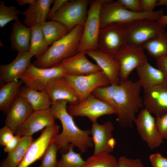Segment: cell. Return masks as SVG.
<instances>
[{"label":"cell","instance_id":"1","mask_svg":"<svg viewBox=\"0 0 167 167\" xmlns=\"http://www.w3.org/2000/svg\"><path fill=\"white\" fill-rule=\"evenodd\" d=\"M142 88L139 80L120 81L118 85L99 87L92 94L109 104L116 110L117 121L122 127L132 128L135 114L143 106L140 92Z\"/></svg>","mask_w":167,"mask_h":167},{"label":"cell","instance_id":"2","mask_svg":"<svg viewBox=\"0 0 167 167\" xmlns=\"http://www.w3.org/2000/svg\"><path fill=\"white\" fill-rule=\"evenodd\" d=\"M68 103L65 100L56 101L52 102L50 108L52 114L60 121L62 126V132L57 135L53 143L64 153L68 151L70 144L81 153L85 152L94 146L90 130H83L76 125L68 111Z\"/></svg>","mask_w":167,"mask_h":167},{"label":"cell","instance_id":"3","mask_svg":"<svg viewBox=\"0 0 167 167\" xmlns=\"http://www.w3.org/2000/svg\"><path fill=\"white\" fill-rule=\"evenodd\" d=\"M84 24L77 25L64 37L54 43L33 64L39 68H50L78 53Z\"/></svg>","mask_w":167,"mask_h":167},{"label":"cell","instance_id":"4","mask_svg":"<svg viewBox=\"0 0 167 167\" xmlns=\"http://www.w3.org/2000/svg\"><path fill=\"white\" fill-rule=\"evenodd\" d=\"M164 15L163 10L149 13L133 12L126 9L117 1L107 0L101 7L100 28L111 23H125L140 19L158 20Z\"/></svg>","mask_w":167,"mask_h":167},{"label":"cell","instance_id":"5","mask_svg":"<svg viewBox=\"0 0 167 167\" xmlns=\"http://www.w3.org/2000/svg\"><path fill=\"white\" fill-rule=\"evenodd\" d=\"M107 0L91 1L84 24L83 31L78 53L97 50L100 28V13L102 5Z\"/></svg>","mask_w":167,"mask_h":167},{"label":"cell","instance_id":"6","mask_svg":"<svg viewBox=\"0 0 167 167\" xmlns=\"http://www.w3.org/2000/svg\"><path fill=\"white\" fill-rule=\"evenodd\" d=\"M66 74L60 63L49 68H41L31 63L20 78L25 85L39 91H45L49 83L57 78Z\"/></svg>","mask_w":167,"mask_h":167},{"label":"cell","instance_id":"7","mask_svg":"<svg viewBox=\"0 0 167 167\" xmlns=\"http://www.w3.org/2000/svg\"><path fill=\"white\" fill-rule=\"evenodd\" d=\"M144 50L140 47L126 43L113 55L119 65L120 81L128 80L131 72L147 60Z\"/></svg>","mask_w":167,"mask_h":167},{"label":"cell","instance_id":"8","mask_svg":"<svg viewBox=\"0 0 167 167\" xmlns=\"http://www.w3.org/2000/svg\"><path fill=\"white\" fill-rule=\"evenodd\" d=\"M124 24L127 43L140 47L165 30V28L160 25L157 20L140 19Z\"/></svg>","mask_w":167,"mask_h":167},{"label":"cell","instance_id":"9","mask_svg":"<svg viewBox=\"0 0 167 167\" xmlns=\"http://www.w3.org/2000/svg\"><path fill=\"white\" fill-rule=\"evenodd\" d=\"M67 110L72 116L86 117L92 123L97 122V119L102 116L116 114L115 109L111 105L92 93L78 104H69Z\"/></svg>","mask_w":167,"mask_h":167},{"label":"cell","instance_id":"10","mask_svg":"<svg viewBox=\"0 0 167 167\" xmlns=\"http://www.w3.org/2000/svg\"><path fill=\"white\" fill-rule=\"evenodd\" d=\"M64 77L77 94L79 102L86 99L96 88L110 84L108 78L101 70L85 75L66 74Z\"/></svg>","mask_w":167,"mask_h":167},{"label":"cell","instance_id":"11","mask_svg":"<svg viewBox=\"0 0 167 167\" xmlns=\"http://www.w3.org/2000/svg\"><path fill=\"white\" fill-rule=\"evenodd\" d=\"M91 1L76 0L70 1L57 11L51 20L62 24L69 32L77 25L85 22L87 6Z\"/></svg>","mask_w":167,"mask_h":167},{"label":"cell","instance_id":"12","mask_svg":"<svg viewBox=\"0 0 167 167\" xmlns=\"http://www.w3.org/2000/svg\"><path fill=\"white\" fill-rule=\"evenodd\" d=\"M127 43L124 23H112L100 28L98 50L113 55Z\"/></svg>","mask_w":167,"mask_h":167},{"label":"cell","instance_id":"13","mask_svg":"<svg viewBox=\"0 0 167 167\" xmlns=\"http://www.w3.org/2000/svg\"><path fill=\"white\" fill-rule=\"evenodd\" d=\"M59 129L60 126L55 123L45 128L40 136L28 147L17 167H28L37 160H41L46 149L59 133Z\"/></svg>","mask_w":167,"mask_h":167},{"label":"cell","instance_id":"14","mask_svg":"<svg viewBox=\"0 0 167 167\" xmlns=\"http://www.w3.org/2000/svg\"><path fill=\"white\" fill-rule=\"evenodd\" d=\"M138 134L151 150L159 147L163 139L157 128L156 118L145 108L139 112L135 121Z\"/></svg>","mask_w":167,"mask_h":167},{"label":"cell","instance_id":"15","mask_svg":"<svg viewBox=\"0 0 167 167\" xmlns=\"http://www.w3.org/2000/svg\"><path fill=\"white\" fill-rule=\"evenodd\" d=\"M114 128L110 121L102 124H99L97 122L92 123L90 131L94 144L93 154L110 153L113 151L116 143L112 135Z\"/></svg>","mask_w":167,"mask_h":167},{"label":"cell","instance_id":"16","mask_svg":"<svg viewBox=\"0 0 167 167\" xmlns=\"http://www.w3.org/2000/svg\"><path fill=\"white\" fill-rule=\"evenodd\" d=\"M33 54L29 51L18 52L11 63L0 66V82L1 84L16 81L27 70Z\"/></svg>","mask_w":167,"mask_h":167},{"label":"cell","instance_id":"17","mask_svg":"<svg viewBox=\"0 0 167 167\" xmlns=\"http://www.w3.org/2000/svg\"><path fill=\"white\" fill-rule=\"evenodd\" d=\"M55 123V118L50 108L34 111L18 128L15 134L21 137L32 136L35 133Z\"/></svg>","mask_w":167,"mask_h":167},{"label":"cell","instance_id":"18","mask_svg":"<svg viewBox=\"0 0 167 167\" xmlns=\"http://www.w3.org/2000/svg\"><path fill=\"white\" fill-rule=\"evenodd\" d=\"M143 106L156 117L167 113V86H156L144 91Z\"/></svg>","mask_w":167,"mask_h":167},{"label":"cell","instance_id":"19","mask_svg":"<svg viewBox=\"0 0 167 167\" xmlns=\"http://www.w3.org/2000/svg\"><path fill=\"white\" fill-rule=\"evenodd\" d=\"M85 53L96 62L110 84L117 85L120 84L119 65L112 55L98 50H88Z\"/></svg>","mask_w":167,"mask_h":167},{"label":"cell","instance_id":"20","mask_svg":"<svg viewBox=\"0 0 167 167\" xmlns=\"http://www.w3.org/2000/svg\"><path fill=\"white\" fill-rule=\"evenodd\" d=\"M86 55L85 51H81L63 60L60 63L66 74L85 75L101 70L97 65L90 62L87 58Z\"/></svg>","mask_w":167,"mask_h":167},{"label":"cell","instance_id":"21","mask_svg":"<svg viewBox=\"0 0 167 167\" xmlns=\"http://www.w3.org/2000/svg\"><path fill=\"white\" fill-rule=\"evenodd\" d=\"M34 110L29 103L20 96L11 105L6 114L5 125L15 134L18 128L26 121Z\"/></svg>","mask_w":167,"mask_h":167},{"label":"cell","instance_id":"22","mask_svg":"<svg viewBox=\"0 0 167 167\" xmlns=\"http://www.w3.org/2000/svg\"><path fill=\"white\" fill-rule=\"evenodd\" d=\"M64 76L57 78L51 81L45 91L52 102L63 100L67 101L70 104H78L79 103V98Z\"/></svg>","mask_w":167,"mask_h":167},{"label":"cell","instance_id":"23","mask_svg":"<svg viewBox=\"0 0 167 167\" xmlns=\"http://www.w3.org/2000/svg\"><path fill=\"white\" fill-rule=\"evenodd\" d=\"M53 0H35L29 5L27 10L22 14L25 18L24 21V25L31 28L37 25H41L45 22L50 10Z\"/></svg>","mask_w":167,"mask_h":167},{"label":"cell","instance_id":"24","mask_svg":"<svg viewBox=\"0 0 167 167\" xmlns=\"http://www.w3.org/2000/svg\"><path fill=\"white\" fill-rule=\"evenodd\" d=\"M142 88L144 91L162 85L167 86L162 72L152 66L148 60L136 69Z\"/></svg>","mask_w":167,"mask_h":167},{"label":"cell","instance_id":"25","mask_svg":"<svg viewBox=\"0 0 167 167\" xmlns=\"http://www.w3.org/2000/svg\"><path fill=\"white\" fill-rule=\"evenodd\" d=\"M31 35V28L23 24L19 20L13 24L10 35L11 46L18 52L29 51Z\"/></svg>","mask_w":167,"mask_h":167},{"label":"cell","instance_id":"26","mask_svg":"<svg viewBox=\"0 0 167 167\" xmlns=\"http://www.w3.org/2000/svg\"><path fill=\"white\" fill-rule=\"evenodd\" d=\"M19 96L29 103L34 111L49 108L52 103L46 91H37L26 85L22 86Z\"/></svg>","mask_w":167,"mask_h":167},{"label":"cell","instance_id":"27","mask_svg":"<svg viewBox=\"0 0 167 167\" xmlns=\"http://www.w3.org/2000/svg\"><path fill=\"white\" fill-rule=\"evenodd\" d=\"M23 81H19L1 84L0 88V110L6 114L19 96Z\"/></svg>","mask_w":167,"mask_h":167},{"label":"cell","instance_id":"28","mask_svg":"<svg viewBox=\"0 0 167 167\" xmlns=\"http://www.w3.org/2000/svg\"><path fill=\"white\" fill-rule=\"evenodd\" d=\"M33 140L32 136L22 137L18 146L13 151L8 153L6 157L1 162L0 167H17Z\"/></svg>","mask_w":167,"mask_h":167},{"label":"cell","instance_id":"29","mask_svg":"<svg viewBox=\"0 0 167 167\" xmlns=\"http://www.w3.org/2000/svg\"><path fill=\"white\" fill-rule=\"evenodd\" d=\"M155 59L167 56V33L164 30L157 36L143 43L140 47Z\"/></svg>","mask_w":167,"mask_h":167},{"label":"cell","instance_id":"30","mask_svg":"<svg viewBox=\"0 0 167 167\" xmlns=\"http://www.w3.org/2000/svg\"><path fill=\"white\" fill-rule=\"evenodd\" d=\"M30 28L31 40L29 51L37 59L45 52L49 45L43 34L41 25L36 26Z\"/></svg>","mask_w":167,"mask_h":167},{"label":"cell","instance_id":"31","mask_svg":"<svg viewBox=\"0 0 167 167\" xmlns=\"http://www.w3.org/2000/svg\"><path fill=\"white\" fill-rule=\"evenodd\" d=\"M42 31L49 45L62 38L69 32L62 24L51 20L41 25Z\"/></svg>","mask_w":167,"mask_h":167},{"label":"cell","instance_id":"32","mask_svg":"<svg viewBox=\"0 0 167 167\" xmlns=\"http://www.w3.org/2000/svg\"><path fill=\"white\" fill-rule=\"evenodd\" d=\"M83 167H119L118 160L110 153L93 154L85 161Z\"/></svg>","mask_w":167,"mask_h":167},{"label":"cell","instance_id":"33","mask_svg":"<svg viewBox=\"0 0 167 167\" xmlns=\"http://www.w3.org/2000/svg\"><path fill=\"white\" fill-rule=\"evenodd\" d=\"M74 147L70 144L68 151L62 154L61 159L57 161L56 167H83L85 161L82 158L81 153L74 151Z\"/></svg>","mask_w":167,"mask_h":167},{"label":"cell","instance_id":"34","mask_svg":"<svg viewBox=\"0 0 167 167\" xmlns=\"http://www.w3.org/2000/svg\"><path fill=\"white\" fill-rule=\"evenodd\" d=\"M20 11L14 6L4 5L3 1L0 2V27L2 28L12 20H19L18 15Z\"/></svg>","mask_w":167,"mask_h":167},{"label":"cell","instance_id":"35","mask_svg":"<svg viewBox=\"0 0 167 167\" xmlns=\"http://www.w3.org/2000/svg\"><path fill=\"white\" fill-rule=\"evenodd\" d=\"M54 143L50 144L45 151L41 159V164L38 167H56L57 155L58 150Z\"/></svg>","mask_w":167,"mask_h":167},{"label":"cell","instance_id":"36","mask_svg":"<svg viewBox=\"0 0 167 167\" xmlns=\"http://www.w3.org/2000/svg\"><path fill=\"white\" fill-rule=\"evenodd\" d=\"M119 167H145L140 159H133L120 156L118 160Z\"/></svg>","mask_w":167,"mask_h":167},{"label":"cell","instance_id":"37","mask_svg":"<svg viewBox=\"0 0 167 167\" xmlns=\"http://www.w3.org/2000/svg\"><path fill=\"white\" fill-rule=\"evenodd\" d=\"M156 123L158 131L163 139H167V113L156 117Z\"/></svg>","mask_w":167,"mask_h":167},{"label":"cell","instance_id":"38","mask_svg":"<svg viewBox=\"0 0 167 167\" xmlns=\"http://www.w3.org/2000/svg\"><path fill=\"white\" fill-rule=\"evenodd\" d=\"M117 1L130 11L135 12H143L140 0H118Z\"/></svg>","mask_w":167,"mask_h":167},{"label":"cell","instance_id":"39","mask_svg":"<svg viewBox=\"0 0 167 167\" xmlns=\"http://www.w3.org/2000/svg\"><path fill=\"white\" fill-rule=\"evenodd\" d=\"M149 159L152 167H167V157L163 156L160 153L152 154Z\"/></svg>","mask_w":167,"mask_h":167},{"label":"cell","instance_id":"40","mask_svg":"<svg viewBox=\"0 0 167 167\" xmlns=\"http://www.w3.org/2000/svg\"><path fill=\"white\" fill-rule=\"evenodd\" d=\"M14 133L9 127L5 125L0 130V144L4 147L13 137Z\"/></svg>","mask_w":167,"mask_h":167},{"label":"cell","instance_id":"41","mask_svg":"<svg viewBox=\"0 0 167 167\" xmlns=\"http://www.w3.org/2000/svg\"><path fill=\"white\" fill-rule=\"evenodd\" d=\"M22 139V137L15 135L4 147L3 149L4 151L5 152L9 153L15 150L19 144Z\"/></svg>","mask_w":167,"mask_h":167},{"label":"cell","instance_id":"42","mask_svg":"<svg viewBox=\"0 0 167 167\" xmlns=\"http://www.w3.org/2000/svg\"><path fill=\"white\" fill-rule=\"evenodd\" d=\"M69 2L70 1L68 0H54L53 6L49 11L47 19H51L57 11Z\"/></svg>","mask_w":167,"mask_h":167},{"label":"cell","instance_id":"43","mask_svg":"<svg viewBox=\"0 0 167 167\" xmlns=\"http://www.w3.org/2000/svg\"><path fill=\"white\" fill-rule=\"evenodd\" d=\"M142 11L144 12H151L157 6V0H140Z\"/></svg>","mask_w":167,"mask_h":167},{"label":"cell","instance_id":"44","mask_svg":"<svg viewBox=\"0 0 167 167\" xmlns=\"http://www.w3.org/2000/svg\"><path fill=\"white\" fill-rule=\"evenodd\" d=\"M157 68L163 73L167 84V56H165L156 59Z\"/></svg>","mask_w":167,"mask_h":167},{"label":"cell","instance_id":"45","mask_svg":"<svg viewBox=\"0 0 167 167\" xmlns=\"http://www.w3.org/2000/svg\"><path fill=\"white\" fill-rule=\"evenodd\" d=\"M157 21L161 26L165 28L167 25V15H163Z\"/></svg>","mask_w":167,"mask_h":167},{"label":"cell","instance_id":"46","mask_svg":"<svg viewBox=\"0 0 167 167\" xmlns=\"http://www.w3.org/2000/svg\"><path fill=\"white\" fill-rule=\"evenodd\" d=\"M35 0H17V4L20 6H22L28 4L30 5L33 3Z\"/></svg>","mask_w":167,"mask_h":167},{"label":"cell","instance_id":"47","mask_svg":"<svg viewBox=\"0 0 167 167\" xmlns=\"http://www.w3.org/2000/svg\"><path fill=\"white\" fill-rule=\"evenodd\" d=\"M157 6H167V0H157Z\"/></svg>","mask_w":167,"mask_h":167},{"label":"cell","instance_id":"48","mask_svg":"<svg viewBox=\"0 0 167 167\" xmlns=\"http://www.w3.org/2000/svg\"></svg>","mask_w":167,"mask_h":167}]
</instances>
